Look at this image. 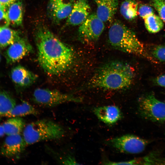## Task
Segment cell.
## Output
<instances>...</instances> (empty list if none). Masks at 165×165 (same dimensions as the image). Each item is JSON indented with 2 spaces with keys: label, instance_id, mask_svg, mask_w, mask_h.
<instances>
[{
  "label": "cell",
  "instance_id": "cell-1",
  "mask_svg": "<svg viewBox=\"0 0 165 165\" xmlns=\"http://www.w3.org/2000/svg\"><path fill=\"white\" fill-rule=\"evenodd\" d=\"M38 62L48 74L57 75L72 66L75 59L72 49L45 27L38 29L35 34Z\"/></svg>",
  "mask_w": 165,
  "mask_h": 165
},
{
  "label": "cell",
  "instance_id": "cell-2",
  "mask_svg": "<svg viewBox=\"0 0 165 165\" xmlns=\"http://www.w3.org/2000/svg\"><path fill=\"white\" fill-rule=\"evenodd\" d=\"M135 77L133 68L128 64L113 61L100 67L88 82L89 88L105 90L126 89L133 83Z\"/></svg>",
  "mask_w": 165,
  "mask_h": 165
},
{
  "label": "cell",
  "instance_id": "cell-3",
  "mask_svg": "<svg viewBox=\"0 0 165 165\" xmlns=\"http://www.w3.org/2000/svg\"><path fill=\"white\" fill-rule=\"evenodd\" d=\"M108 38L110 44L116 50L152 60L135 33L121 22L116 21L112 24Z\"/></svg>",
  "mask_w": 165,
  "mask_h": 165
},
{
  "label": "cell",
  "instance_id": "cell-4",
  "mask_svg": "<svg viewBox=\"0 0 165 165\" xmlns=\"http://www.w3.org/2000/svg\"><path fill=\"white\" fill-rule=\"evenodd\" d=\"M65 133L61 126L53 121L45 119L25 126L22 136L27 145H28L42 141L60 139Z\"/></svg>",
  "mask_w": 165,
  "mask_h": 165
},
{
  "label": "cell",
  "instance_id": "cell-5",
  "mask_svg": "<svg viewBox=\"0 0 165 165\" xmlns=\"http://www.w3.org/2000/svg\"><path fill=\"white\" fill-rule=\"evenodd\" d=\"M34 101L38 104L53 107L69 102H80L81 99L72 95L64 93L57 90L38 88L33 94Z\"/></svg>",
  "mask_w": 165,
  "mask_h": 165
},
{
  "label": "cell",
  "instance_id": "cell-6",
  "mask_svg": "<svg viewBox=\"0 0 165 165\" xmlns=\"http://www.w3.org/2000/svg\"><path fill=\"white\" fill-rule=\"evenodd\" d=\"M138 110L141 115L145 119L154 122H165V103L152 94L139 99Z\"/></svg>",
  "mask_w": 165,
  "mask_h": 165
},
{
  "label": "cell",
  "instance_id": "cell-7",
  "mask_svg": "<svg viewBox=\"0 0 165 165\" xmlns=\"http://www.w3.org/2000/svg\"><path fill=\"white\" fill-rule=\"evenodd\" d=\"M107 143L121 152L134 154L142 152L148 142L136 135L127 134L112 138Z\"/></svg>",
  "mask_w": 165,
  "mask_h": 165
},
{
  "label": "cell",
  "instance_id": "cell-8",
  "mask_svg": "<svg viewBox=\"0 0 165 165\" xmlns=\"http://www.w3.org/2000/svg\"><path fill=\"white\" fill-rule=\"evenodd\" d=\"M105 28L104 22L96 14L90 15L79 26L78 32L80 37L84 41L94 42L97 40Z\"/></svg>",
  "mask_w": 165,
  "mask_h": 165
},
{
  "label": "cell",
  "instance_id": "cell-9",
  "mask_svg": "<svg viewBox=\"0 0 165 165\" xmlns=\"http://www.w3.org/2000/svg\"><path fill=\"white\" fill-rule=\"evenodd\" d=\"M32 51V47L28 41L19 36L5 53L7 62L11 64L18 61Z\"/></svg>",
  "mask_w": 165,
  "mask_h": 165
},
{
  "label": "cell",
  "instance_id": "cell-10",
  "mask_svg": "<svg viewBox=\"0 0 165 165\" xmlns=\"http://www.w3.org/2000/svg\"><path fill=\"white\" fill-rule=\"evenodd\" d=\"M27 145L20 134L8 135L1 147V154L7 157L17 156L24 149Z\"/></svg>",
  "mask_w": 165,
  "mask_h": 165
},
{
  "label": "cell",
  "instance_id": "cell-11",
  "mask_svg": "<svg viewBox=\"0 0 165 165\" xmlns=\"http://www.w3.org/2000/svg\"><path fill=\"white\" fill-rule=\"evenodd\" d=\"M90 12L87 0H75L66 23L72 26L80 25L90 15Z\"/></svg>",
  "mask_w": 165,
  "mask_h": 165
},
{
  "label": "cell",
  "instance_id": "cell-12",
  "mask_svg": "<svg viewBox=\"0 0 165 165\" xmlns=\"http://www.w3.org/2000/svg\"><path fill=\"white\" fill-rule=\"evenodd\" d=\"M96 5V15L104 22L112 21L117 9L119 0H93Z\"/></svg>",
  "mask_w": 165,
  "mask_h": 165
},
{
  "label": "cell",
  "instance_id": "cell-13",
  "mask_svg": "<svg viewBox=\"0 0 165 165\" xmlns=\"http://www.w3.org/2000/svg\"><path fill=\"white\" fill-rule=\"evenodd\" d=\"M93 111L98 119L105 123L113 124L121 118V111L117 106L110 105L94 108Z\"/></svg>",
  "mask_w": 165,
  "mask_h": 165
},
{
  "label": "cell",
  "instance_id": "cell-14",
  "mask_svg": "<svg viewBox=\"0 0 165 165\" xmlns=\"http://www.w3.org/2000/svg\"><path fill=\"white\" fill-rule=\"evenodd\" d=\"M11 77L13 82L21 87L28 86L37 79L38 76L21 65H18L11 70Z\"/></svg>",
  "mask_w": 165,
  "mask_h": 165
},
{
  "label": "cell",
  "instance_id": "cell-15",
  "mask_svg": "<svg viewBox=\"0 0 165 165\" xmlns=\"http://www.w3.org/2000/svg\"><path fill=\"white\" fill-rule=\"evenodd\" d=\"M73 4L72 2H65L63 0H50L49 6L53 18L59 21L68 18Z\"/></svg>",
  "mask_w": 165,
  "mask_h": 165
},
{
  "label": "cell",
  "instance_id": "cell-16",
  "mask_svg": "<svg viewBox=\"0 0 165 165\" xmlns=\"http://www.w3.org/2000/svg\"><path fill=\"white\" fill-rule=\"evenodd\" d=\"M6 13L10 24L15 26L21 25L23 20V6L20 0H18L9 6Z\"/></svg>",
  "mask_w": 165,
  "mask_h": 165
},
{
  "label": "cell",
  "instance_id": "cell-17",
  "mask_svg": "<svg viewBox=\"0 0 165 165\" xmlns=\"http://www.w3.org/2000/svg\"><path fill=\"white\" fill-rule=\"evenodd\" d=\"M38 114L37 110L28 102H23L16 105L4 116L8 118L21 117L29 115H36Z\"/></svg>",
  "mask_w": 165,
  "mask_h": 165
},
{
  "label": "cell",
  "instance_id": "cell-18",
  "mask_svg": "<svg viewBox=\"0 0 165 165\" xmlns=\"http://www.w3.org/2000/svg\"><path fill=\"white\" fill-rule=\"evenodd\" d=\"M7 135L20 134L25 126V123L20 117L10 118L2 124Z\"/></svg>",
  "mask_w": 165,
  "mask_h": 165
},
{
  "label": "cell",
  "instance_id": "cell-19",
  "mask_svg": "<svg viewBox=\"0 0 165 165\" xmlns=\"http://www.w3.org/2000/svg\"><path fill=\"white\" fill-rule=\"evenodd\" d=\"M138 7V4L135 1L125 0L121 5L120 12L125 19L131 20L137 16Z\"/></svg>",
  "mask_w": 165,
  "mask_h": 165
},
{
  "label": "cell",
  "instance_id": "cell-20",
  "mask_svg": "<svg viewBox=\"0 0 165 165\" xmlns=\"http://www.w3.org/2000/svg\"><path fill=\"white\" fill-rule=\"evenodd\" d=\"M15 100L7 92L0 90V118L9 112L16 105Z\"/></svg>",
  "mask_w": 165,
  "mask_h": 165
},
{
  "label": "cell",
  "instance_id": "cell-21",
  "mask_svg": "<svg viewBox=\"0 0 165 165\" xmlns=\"http://www.w3.org/2000/svg\"><path fill=\"white\" fill-rule=\"evenodd\" d=\"M20 36L18 33L8 27L0 28V47L13 44Z\"/></svg>",
  "mask_w": 165,
  "mask_h": 165
},
{
  "label": "cell",
  "instance_id": "cell-22",
  "mask_svg": "<svg viewBox=\"0 0 165 165\" xmlns=\"http://www.w3.org/2000/svg\"><path fill=\"white\" fill-rule=\"evenodd\" d=\"M144 19L146 28L150 33H157L163 27V23L162 20L160 16L154 13Z\"/></svg>",
  "mask_w": 165,
  "mask_h": 165
},
{
  "label": "cell",
  "instance_id": "cell-23",
  "mask_svg": "<svg viewBox=\"0 0 165 165\" xmlns=\"http://www.w3.org/2000/svg\"><path fill=\"white\" fill-rule=\"evenodd\" d=\"M150 52L153 57L165 63V44L154 46L150 50Z\"/></svg>",
  "mask_w": 165,
  "mask_h": 165
},
{
  "label": "cell",
  "instance_id": "cell-24",
  "mask_svg": "<svg viewBox=\"0 0 165 165\" xmlns=\"http://www.w3.org/2000/svg\"><path fill=\"white\" fill-rule=\"evenodd\" d=\"M152 4L165 22V0H152Z\"/></svg>",
  "mask_w": 165,
  "mask_h": 165
},
{
  "label": "cell",
  "instance_id": "cell-25",
  "mask_svg": "<svg viewBox=\"0 0 165 165\" xmlns=\"http://www.w3.org/2000/svg\"><path fill=\"white\" fill-rule=\"evenodd\" d=\"M154 12L153 9L151 6L145 5L140 6L138 10L139 15L143 19L154 14Z\"/></svg>",
  "mask_w": 165,
  "mask_h": 165
},
{
  "label": "cell",
  "instance_id": "cell-26",
  "mask_svg": "<svg viewBox=\"0 0 165 165\" xmlns=\"http://www.w3.org/2000/svg\"><path fill=\"white\" fill-rule=\"evenodd\" d=\"M6 11L0 9V28L8 27L10 24Z\"/></svg>",
  "mask_w": 165,
  "mask_h": 165
},
{
  "label": "cell",
  "instance_id": "cell-27",
  "mask_svg": "<svg viewBox=\"0 0 165 165\" xmlns=\"http://www.w3.org/2000/svg\"><path fill=\"white\" fill-rule=\"evenodd\" d=\"M139 163L138 160H133L121 162H112L108 161L105 162V164L109 165H134L138 164Z\"/></svg>",
  "mask_w": 165,
  "mask_h": 165
},
{
  "label": "cell",
  "instance_id": "cell-28",
  "mask_svg": "<svg viewBox=\"0 0 165 165\" xmlns=\"http://www.w3.org/2000/svg\"><path fill=\"white\" fill-rule=\"evenodd\" d=\"M155 81L158 85L165 88V74L157 77L155 79Z\"/></svg>",
  "mask_w": 165,
  "mask_h": 165
},
{
  "label": "cell",
  "instance_id": "cell-29",
  "mask_svg": "<svg viewBox=\"0 0 165 165\" xmlns=\"http://www.w3.org/2000/svg\"><path fill=\"white\" fill-rule=\"evenodd\" d=\"M18 0H0L1 3L6 9L12 3Z\"/></svg>",
  "mask_w": 165,
  "mask_h": 165
},
{
  "label": "cell",
  "instance_id": "cell-30",
  "mask_svg": "<svg viewBox=\"0 0 165 165\" xmlns=\"http://www.w3.org/2000/svg\"><path fill=\"white\" fill-rule=\"evenodd\" d=\"M5 134L4 129L2 125L0 124V138Z\"/></svg>",
  "mask_w": 165,
  "mask_h": 165
},
{
  "label": "cell",
  "instance_id": "cell-31",
  "mask_svg": "<svg viewBox=\"0 0 165 165\" xmlns=\"http://www.w3.org/2000/svg\"><path fill=\"white\" fill-rule=\"evenodd\" d=\"M6 8L0 2V9L6 10Z\"/></svg>",
  "mask_w": 165,
  "mask_h": 165
},
{
  "label": "cell",
  "instance_id": "cell-32",
  "mask_svg": "<svg viewBox=\"0 0 165 165\" xmlns=\"http://www.w3.org/2000/svg\"></svg>",
  "mask_w": 165,
  "mask_h": 165
}]
</instances>
